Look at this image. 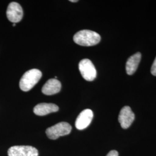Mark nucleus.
<instances>
[{"instance_id": "obj_2", "label": "nucleus", "mask_w": 156, "mask_h": 156, "mask_svg": "<svg viewBox=\"0 0 156 156\" xmlns=\"http://www.w3.org/2000/svg\"><path fill=\"white\" fill-rule=\"evenodd\" d=\"M42 77V73L37 69H32L24 73L19 83L20 89L28 91L39 82Z\"/></svg>"}, {"instance_id": "obj_5", "label": "nucleus", "mask_w": 156, "mask_h": 156, "mask_svg": "<svg viewBox=\"0 0 156 156\" xmlns=\"http://www.w3.org/2000/svg\"><path fill=\"white\" fill-rule=\"evenodd\" d=\"M8 156H38V151L31 146H13L8 151Z\"/></svg>"}, {"instance_id": "obj_13", "label": "nucleus", "mask_w": 156, "mask_h": 156, "mask_svg": "<svg viewBox=\"0 0 156 156\" xmlns=\"http://www.w3.org/2000/svg\"><path fill=\"white\" fill-rule=\"evenodd\" d=\"M106 156H119V153L116 151H110Z\"/></svg>"}, {"instance_id": "obj_7", "label": "nucleus", "mask_w": 156, "mask_h": 156, "mask_svg": "<svg viewBox=\"0 0 156 156\" xmlns=\"http://www.w3.org/2000/svg\"><path fill=\"white\" fill-rule=\"evenodd\" d=\"M134 119L135 115L131 108L126 106L123 107L120 111L118 119L121 127L124 129H127L130 127L134 122Z\"/></svg>"}, {"instance_id": "obj_1", "label": "nucleus", "mask_w": 156, "mask_h": 156, "mask_svg": "<svg viewBox=\"0 0 156 156\" xmlns=\"http://www.w3.org/2000/svg\"><path fill=\"white\" fill-rule=\"evenodd\" d=\"M73 41L78 45L83 46H91L98 44L100 42L101 37L96 32L88 30H83L74 35Z\"/></svg>"}, {"instance_id": "obj_14", "label": "nucleus", "mask_w": 156, "mask_h": 156, "mask_svg": "<svg viewBox=\"0 0 156 156\" xmlns=\"http://www.w3.org/2000/svg\"><path fill=\"white\" fill-rule=\"evenodd\" d=\"M70 2H78L77 0H70Z\"/></svg>"}, {"instance_id": "obj_12", "label": "nucleus", "mask_w": 156, "mask_h": 156, "mask_svg": "<svg viewBox=\"0 0 156 156\" xmlns=\"http://www.w3.org/2000/svg\"><path fill=\"white\" fill-rule=\"evenodd\" d=\"M151 73L153 75L156 76V57L151 68Z\"/></svg>"}, {"instance_id": "obj_9", "label": "nucleus", "mask_w": 156, "mask_h": 156, "mask_svg": "<svg viewBox=\"0 0 156 156\" xmlns=\"http://www.w3.org/2000/svg\"><path fill=\"white\" fill-rule=\"evenodd\" d=\"M62 88V84L56 79H50L44 85L42 91L45 95H51L60 92Z\"/></svg>"}, {"instance_id": "obj_10", "label": "nucleus", "mask_w": 156, "mask_h": 156, "mask_svg": "<svg viewBox=\"0 0 156 156\" xmlns=\"http://www.w3.org/2000/svg\"><path fill=\"white\" fill-rule=\"evenodd\" d=\"M59 109L56 104L51 103H41L37 105L34 108V112L38 116H45L50 113L56 112Z\"/></svg>"}, {"instance_id": "obj_3", "label": "nucleus", "mask_w": 156, "mask_h": 156, "mask_svg": "<svg viewBox=\"0 0 156 156\" xmlns=\"http://www.w3.org/2000/svg\"><path fill=\"white\" fill-rule=\"evenodd\" d=\"M71 129L72 127L69 123L60 122L48 128L46 134L50 140H56L60 136L68 135L71 133Z\"/></svg>"}, {"instance_id": "obj_8", "label": "nucleus", "mask_w": 156, "mask_h": 156, "mask_svg": "<svg viewBox=\"0 0 156 156\" xmlns=\"http://www.w3.org/2000/svg\"><path fill=\"white\" fill-rule=\"evenodd\" d=\"M93 118V112L89 109H84L79 115L76 122L75 126L78 129L82 130L87 128L91 122Z\"/></svg>"}, {"instance_id": "obj_6", "label": "nucleus", "mask_w": 156, "mask_h": 156, "mask_svg": "<svg viewBox=\"0 0 156 156\" xmlns=\"http://www.w3.org/2000/svg\"><path fill=\"white\" fill-rule=\"evenodd\" d=\"M23 11L19 4L12 2L9 4L6 10V16L11 22L16 23L22 19Z\"/></svg>"}, {"instance_id": "obj_4", "label": "nucleus", "mask_w": 156, "mask_h": 156, "mask_svg": "<svg viewBox=\"0 0 156 156\" xmlns=\"http://www.w3.org/2000/svg\"><path fill=\"white\" fill-rule=\"evenodd\" d=\"M79 69L83 78L87 81L94 80L97 76V71L94 64L89 59H83L79 64Z\"/></svg>"}, {"instance_id": "obj_11", "label": "nucleus", "mask_w": 156, "mask_h": 156, "mask_svg": "<svg viewBox=\"0 0 156 156\" xmlns=\"http://www.w3.org/2000/svg\"><path fill=\"white\" fill-rule=\"evenodd\" d=\"M141 54L140 52L131 56L126 63V72L129 75L134 74L136 71L141 60Z\"/></svg>"}]
</instances>
